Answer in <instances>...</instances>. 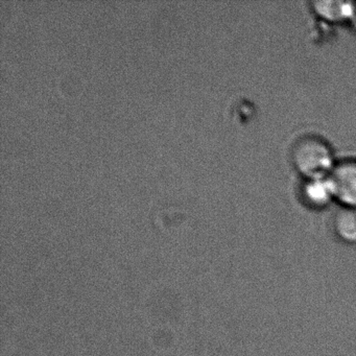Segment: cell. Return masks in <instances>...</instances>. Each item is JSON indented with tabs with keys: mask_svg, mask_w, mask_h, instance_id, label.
Segmentation results:
<instances>
[{
	"mask_svg": "<svg viewBox=\"0 0 356 356\" xmlns=\"http://www.w3.org/2000/svg\"><path fill=\"white\" fill-rule=\"evenodd\" d=\"M333 228L341 241L356 243V208H341L333 218Z\"/></svg>",
	"mask_w": 356,
	"mask_h": 356,
	"instance_id": "5",
	"label": "cell"
},
{
	"mask_svg": "<svg viewBox=\"0 0 356 356\" xmlns=\"http://www.w3.org/2000/svg\"><path fill=\"white\" fill-rule=\"evenodd\" d=\"M350 22H351L352 26H353L354 30L356 31V3H354L353 13H352L351 19H350Z\"/></svg>",
	"mask_w": 356,
	"mask_h": 356,
	"instance_id": "6",
	"label": "cell"
},
{
	"mask_svg": "<svg viewBox=\"0 0 356 356\" xmlns=\"http://www.w3.org/2000/svg\"><path fill=\"white\" fill-rule=\"evenodd\" d=\"M296 170L308 179L330 176L334 170V156L322 139L306 137L296 143L291 153Z\"/></svg>",
	"mask_w": 356,
	"mask_h": 356,
	"instance_id": "1",
	"label": "cell"
},
{
	"mask_svg": "<svg viewBox=\"0 0 356 356\" xmlns=\"http://www.w3.org/2000/svg\"><path fill=\"white\" fill-rule=\"evenodd\" d=\"M314 13L329 22H341L351 19L354 3L351 1H314L312 3Z\"/></svg>",
	"mask_w": 356,
	"mask_h": 356,
	"instance_id": "4",
	"label": "cell"
},
{
	"mask_svg": "<svg viewBox=\"0 0 356 356\" xmlns=\"http://www.w3.org/2000/svg\"><path fill=\"white\" fill-rule=\"evenodd\" d=\"M303 197L314 208H324L335 200L334 187L330 176L308 179L303 186Z\"/></svg>",
	"mask_w": 356,
	"mask_h": 356,
	"instance_id": "3",
	"label": "cell"
},
{
	"mask_svg": "<svg viewBox=\"0 0 356 356\" xmlns=\"http://www.w3.org/2000/svg\"><path fill=\"white\" fill-rule=\"evenodd\" d=\"M335 200L343 207L356 208V161H345L335 165L330 174Z\"/></svg>",
	"mask_w": 356,
	"mask_h": 356,
	"instance_id": "2",
	"label": "cell"
}]
</instances>
